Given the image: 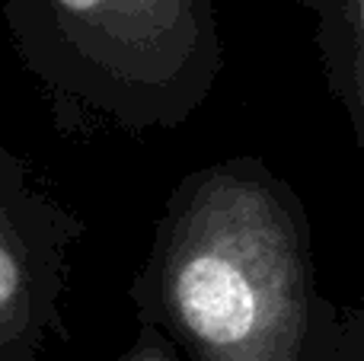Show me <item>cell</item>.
I'll return each instance as SVG.
<instances>
[{"mask_svg":"<svg viewBox=\"0 0 364 361\" xmlns=\"http://www.w3.org/2000/svg\"><path fill=\"white\" fill-rule=\"evenodd\" d=\"M160 301L205 361H301L307 253L282 198L262 179L205 176L164 243Z\"/></svg>","mask_w":364,"mask_h":361,"instance_id":"1","label":"cell"},{"mask_svg":"<svg viewBox=\"0 0 364 361\" xmlns=\"http://www.w3.org/2000/svg\"><path fill=\"white\" fill-rule=\"evenodd\" d=\"M83 45L122 70L166 68L195 42L192 0H51Z\"/></svg>","mask_w":364,"mask_h":361,"instance_id":"2","label":"cell"},{"mask_svg":"<svg viewBox=\"0 0 364 361\" xmlns=\"http://www.w3.org/2000/svg\"><path fill=\"white\" fill-rule=\"evenodd\" d=\"M29 269H26L23 243L16 237L6 202L0 192V339L13 336L26 326L32 307V285Z\"/></svg>","mask_w":364,"mask_h":361,"instance_id":"3","label":"cell"},{"mask_svg":"<svg viewBox=\"0 0 364 361\" xmlns=\"http://www.w3.org/2000/svg\"><path fill=\"white\" fill-rule=\"evenodd\" d=\"M355 90L364 106V0H355Z\"/></svg>","mask_w":364,"mask_h":361,"instance_id":"4","label":"cell"},{"mask_svg":"<svg viewBox=\"0 0 364 361\" xmlns=\"http://www.w3.org/2000/svg\"><path fill=\"white\" fill-rule=\"evenodd\" d=\"M128 361H166L164 355H160V352H138V355H132V358H128Z\"/></svg>","mask_w":364,"mask_h":361,"instance_id":"5","label":"cell"}]
</instances>
